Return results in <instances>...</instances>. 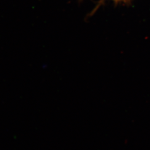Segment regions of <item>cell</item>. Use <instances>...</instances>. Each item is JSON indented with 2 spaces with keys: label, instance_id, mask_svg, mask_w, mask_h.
<instances>
[{
  "label": "cell",
  "instance_id": "obj_1",
  "mask_svg": "<svg viewBox=\"0 0 150 150\" xmlns=\"http://www.w3.org/2000/svg\"><path fill=\"white\" fill-rule=\"evenodd\" d=\"M117 1H118V0H117Z\"/></svg>",
  "mask_w": 150,
  "mask_h": 150
}]
</instances>
